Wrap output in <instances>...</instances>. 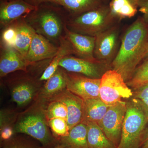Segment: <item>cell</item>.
I'll return each mask as SVG.
<instances>
[{"instance_id":"cell-1","label":"cell","mask_w":148,"mask_h":148,"mask_svg":"<svg viewBox=\"0 0 148 148\" xmlns=\"http://www.w3.org/2000/svg\"><path fill=\"white\" fill-rule=\"evenodd\" d=\"M148 52V25L138 17L125 31L111 69L127 82Z\"/></svg>"},{"instance_id":"cell-2","label":"cell","mask_w":148,"mask_h":148,"mask_svg":"<svg viewBox=\"0 0 148 148\" xmlns=\"http://www.w3.org/2000/svg\"><path fill=\"white\" fill-rule=\"evenodd\" d=\"M47 103L35 100L24 112L18 113L14 126L15 134L21 133L36 139L44 148L57 143V140L50 132L46 116Z\"/></svg>"},{"instance_id":"cell-3","label":"cell","mask_w":148,"mask_h":148,"mask_svg":"<svg viewBox=\"0 0 148 148\" xmlns=\"http://www.w3.org/2000/svg\"><path fill=\"white\" fill-rule=\"evenodd\" d=\"M148 124V110L139 99L131 98L126 111L121 139L117 148H140Z\"/></svg>"},{"instance_id":"cell-4","label":"cell","mask_w":148,"mask_h":148,"mask_svg":"<svg viewBox=\"0 0 148 148\" xmlns=\"http://www.w3.org/2000/svg\"><path fill=\"white\" fill-rule=\"evenodd\" d=\"M110 12L109 5L104 3L98 8L76 15L68 25L76 33L95 37L117 22Z\"/></svg>"},{"instance_id":"cell-5","label":"cell","mask_w":148,"mask_h":148,"mask_svg":"<svg viewBox=\"0 0 148 148\" xmlns=\"http://www.w3.org/2000/svg\"><path fill=\"white\" fill-rule=\"evenodd\" d=\"M101 79L100 98L108 106H112L122 101L123 98H132L133 92L118 72L109 69L104 73Z\"/></svg>"},{"instance_id":"cell-6","label":"cell","mask_w":148,"mask_h":148,"mask_svg":"<svg viewBox=\"0 0 148 148\" xmlns=\"http://www.w3.org/2000/svg\"><path fill=\"white\" fill-rule=\"evenodd\" d=\"M126 111V102L119 101L110 106L98 123L105 135L117 148L121 139L122 129Z\"/></svg>"},{"instance_id":"cell-7","label":"cell","mask_w":148,"mask_h":148,"mask_svg":"<svg viewBox=\"0 0 148 148\" xmlns=\"http://www.w3.org/2000/svg\"><path fill=\"white\" fill-rule=\"evenodd\" d=\"M119 31L116 24L95 36L94 56L97 61L111 66L119 49Z\"/></svg>"},{"instance_id":"cell-8","label":"cell","mask_w":148,"mask_h":148,"mask_svg":"<svg viewBox=\"0 0 148 148\" xmlns=\"http://www.w3.org/2000/svg\"><path fill=\"white\" fill-rule=\"evenodd\" d=\"M59 67L66 71L93 79H101L104 73L111 68L109 65L101 62H92L71 55L63 58L59 63Z\"/></svg>"},{"instance_id":"cell-9","label":"cell","mask_w":148,"mask_h":148,"mask_svg":"<svg viewBox=\"0 0 148 148\" xmlns=\"http://www.w3.org/2000/svg\"><path fill=\"white\" fill-rule=\"evenodd\" d=\"M66 89L83 100L100 98L101 79H93L66 71Z\"/></svg>"},{"instance_id":"cell-10","label":"cell","mask_w":148,"mask_h":148,"mask_svg":"<svg viewBox=\"0 0 148 148\" xmlns=\"http://www.w3.org/2000/svg\"><path fill=\"white\" fill-rule=\"evenodd\" d=\"M53 100L61 101L66 105L68 110L67 122L69 130L83 122L84 100L82 98L66 89L51 98L48 102Z\"/></svg>"},{"instance_id":"cell-11","label":"cell","mask_w":148,"mask_h":148,"mask_svg":"<svg viewBox=\"0 0 148 148\" xmlns=\"http://www.w3.org/2000/svg\"><path fill=\"white\" fill-rule=\"evenodd\" d=\"M64 29L65 37L71 44L76 57L92 62H99L94 56L95 37L76 33L68 29L66 25Z\"/></svg>"},{"instance_id":"cell-12","label":"cell","mask_w":148,"mask_h":148,"mask_svg":"<svg viewBox=\"0 0 148 148\" xmlns=\"http://www.w3.org/2000/svg\"><path fill=\"white\" fill-rule=\"evenodd\" d=\"M35 64L28 61L14 48L5 47L0 58V77L16 71L27 72L28 67Z\"/></svg>"},{"instance_id":"cell-13","label":"cell","mask_w":148,"mask_h":148,"mask_svg":"<svg viewBox=\"0 0 148 148\" xmlns=\"http://www.w3.org/2000/svg\"><path fill=\"white\" fill-rule=\"evenodd\" d=\"M42 86L34 80L27 79L17 82L10 88L11 101L18 107H24L34 101Z\"/></svg>"},{"instance_id":"cell-14","label":"cell","mask_w":148,"mask_h":148,"mask_svg":"<svg viewBox=\"0 0 148 148\" xmlns=\"http://www.w3.org/2000/svg\"><path fill=\"white\" fill-rule=\"evenodd\" d=\"M38 7L24 0H11L1 3L0 7V21L2 25H11L24 14L38 10Z\"/></svg>"},{"instance_id":"cell-15","label":"cell","mask_w":148,"mask_h":148,"mask_svg":"<svg viewBox=\"0 0 148 148\" xmlns=\"http://www.w3.org/2000/svg\"><path fill=\"white\" fill-rule=\"evenodd\" d=\"M56 47L42 35L34 31L26 59L32 63L53 58L58 51Z\"/></svg>"},{"instance_id":"cell-16","label":"cell","mask_w":148,"mask_h":148,"mask_svg":"<svg viewBox=\"0 0 148 148\" xmlns=\"http://www.w3.org/2000/svg\"><path fill=\"white\" fill-rule=\"evenodd\" d=\"M66 71L58 67L57 71L42 86L35 100L47 103L55 95L66 89Z\"/></svg>"},{"instance_id":"cell-17","label":"cell","mask_w":148,"mask_h":148,"mask_svg":"<svg viewBox=\"0 0 148 148\" xmlns=\"http://www.w3.org/2000/svg\"><path fill=\"white\" fill-rule=\"evenodd\" d=\"M36 22V29L35 31L38 34L52 39L60 36L62 23L56 14L50 11L42 12L39 15Z\"/></svg>"},{"instance_id":"cell-18","label":"cell","mask_w":148,"mask_h":148,"mask_svg":"<svg viewBox=\"0 0 148 148\" xmlns=\"http://www.w3.org/2000/svg\"><path fill=\"white\" fill-rule=\"evenodd\" d=\"M87 132L86 124L80 123L70 130L66 137L58 139L57 145L64 148H88Z\"/></svg>"},{"instance_id":"cell-19","label":"cell","mask_w":148,"mask_h":148,"mask_svg":"<svg viewBox=\"0 0 148 148\" xmlns=\"http://www.w3.org/2000/svg\"><path fill=\"white\" fill-rule=\"evenodd\" d=\"M112 16L116 20L135 16L138 12V0H111L109 4Z\"/></svg>"},{"instance_id":"cell-20","label":"cell","mask_w":148,"mask_h":148,"mask_svg":"<svg viewBox=\"0 0 148 148\" xmlns=\"http://www.w3.org/2000/svg\"><path fill=\"white\" fill-rule=\"evenodd\" d=\"M84 100L83 123L92 122L98 123L103 118L110 106L105 104L100 98Z\"/></svg>"},{"instance_id":"cell-21","label":"cell","mask_w":148,"mask_h":148,"mask_svg":"<svg viewBox=\"0 0 148 148\" xmlns=\"http://www.w3.org/2000/svg\"><path fill=\"white\" fill-rule=\"evenodd\" d=\"M74 54L73 51L71 44L65 38L60 39V45L56 55L53 58L50 64L47 67L40 77L39 81H47L54 74L59 67V64L61 60L67 56Z\"/></svg>"},{"instance_id":"cell-22","label":"cell","mask_w":148,"mask_h":148,"mask_svg":"<svg viewBox=\"0 0 148 148\" xmlns=\"http://www.w3.org/2000/svg\"><path fill=\"white\" fill-rule=\"evenodd\" d=\"M87 125V139L88 148H117L106 137L98 123H85Z\"/></svg>"},{"instance_id":"cell-23","label":"cell","mask_w":148,"mask_h":148,"mask_svg":"<svg viewBox=\"0 0 148 148\" xmlns=\"http://www.w3.org/2000/svg\"><path fill=\"white\" fill-rule=\"evenodd\" d=\"M14 25L16 30L14 48L26 58L35 30L24 21Z\"/></svg>"},{"instance_id":"cell-24","label":"cell","mask_w":148,"mask_h":148,"mask_svg":"<svg viewBox=\"0 0 148 148\" xmlns=\"http://www.w3.org/2000/svg\"><path fill=\"white\" fill-rule=\"evenodd\" d=\"M57 3L76 16L98 8L104 3L101 0H59Z\"/></svg>"},{"instance_id":"cell-25","label":"cell","mask_w":148,"mask_h":148,"mask_svg":"<svg viewBox=\"0 0 148 148\" xmlns=\"http://www.w3.org/2000/svg\"><path fill=\"white\" fill-rule=\"evenodd\" d=\"M18 112L13 110H1L0 112V138L1 142L14 137V126Z\"/></svg>"},{"instance_id":"cell-26","label":"cell","mask_w":148,"mask_h":148,"mask_svg":"<svg viewBox=\"0 0 148 148\" xmlns=\"http://www.w3.org/2000/svg\"><path fill=\"white\" fill-rule=\"evenodd\" d=\"M138 66L132 77L126 82L127 86L135 89L148 83V57Z\"/></svg>"},{"instance_id":"cell-27","label":"cell","mask_w":148,"mask_h":148,"mask_svg":"<svg viewBox=\"0 0 148 148\" xmlns=\"http://www.w3.org/2000/svg\"><path fill=\"white\" fill-rule=\"evenodd\" d=\"M45 114L47 120L57 118L67 120L68 118V110L66 105L61 101L56 100H53L47 103Z\"/></svg>"},{"instance_id":"cell-28","label":"cell","mask_w":148,"mask_h":148,"mask_svg":"<svg viewBox=\"0 0 148 148\" xmlns=\"http://www.w3.org/2000/svg\"><path fill=\"white\" fill-rule=\"evenodd\" d=\"M47 122L49 127L56 140L66 137L69 134L70 130L66 120L57 118L48 120Z\"/></svg>"},{"instance_id":"cell-29","label":"cell","mask_w":148,"mask_h":148,"mask_svg":"<svg viewBox=\"0 0 148 148\" xmlns=\"http://www.w3.org/2000/svg\"><path fill=\"white\" fill-rule=\"evenodd\" d=\"M1 143L2 148H41L31 140L21 137L14 136L11 139Z\"/></svg>"},{"instance_id":"cell-30","label":"cell","mask_w":148,"mask_h":148,"mask_svg":"<svg viewBox=\"0 0 148 148\" xmlns=\"http://www.w3.org/2000/svg\"><path fill=\"white\" fill-rule=\"evenodd\" d=\"M16 37V30L14 25L8 27L2 35V40L5 47L14 48Z\"/></svg>"},{"instance_id":"cell-31","label":"cell","mask_w":148,"mask_h":148,"mask_svg":"<svg viewBox=\"0 0 148 148\" xmlns=\"http://www.w3.org/2000/svg\"><path fill=\"white\" fill-rule=\"evenodd\" d=\"M132 98L140 100L148 110V83L134 89Z\"/></svg>"},{"instance_id":"cell-32","label":"cell","mask_w":148,"mask_h":148,"mask_svg":"<svg viewBox=\"0 0 148 148\" xmlns=\"http://www.w3.org/2000/svg\"><path fill=\"white\" fill-rule=\"evenodd\" d=\"M138 9L143 14V21L148 25V0H138Z\"/></svg>"},{"instance_id":"cell-33","label":"cell","mask_w":148,"mask_h":148,"mask_svg":"<svg viewBox=\"0 0 148 148\" xmlns=\"http://www.w3.org/2000/svg\"><path fill=\"white\" fill-rule=\"evenodd\" d=\"M27 1L31 4L38 7L40 4L43 3L47 2H50L55 3H57L59 0H27Z\"/></svg>"},{"instance_id":"cell-34","label":"cell","mask_w":148,"mask_h":148,"mask_svg":"<svg viewBox=\"0 0 148 148\" xmlns=\"http://www.w3.org/2000/svg\"><path fill=\"white\" fill-rule=\"evenodd\" d=\"M141 147H148V124L145 132Z\"/></svg>"},{"instance_id":"cell-35","label":"cell","mask_w":148,"mask_h":148,"mask_svg":"<svg viewBox=\"0 0 148 148\" xmlns=\"http://www.w3.org/2000/svg\"><path fill=\"white\" fill-rule=\"evenodd\" d=\"M55 148H64L62 147V146L59 145H57L56 146Z\"/></svg>"},{"instance_id":"cell-36","label":"cell","mask_w":148,"mask_h":148,"mask_svg":"<svg viewBox=\"0 0 148 148\" xmlns=\"http://www.w3.org/2000/svg\"><path fill=\"white\" fill-rule=\"evenodd\" d=\"M101 1H103V3H105V2L107 1H108V0H101Z\"/></svg>"},{"instance_id":"cell-37","label":"cell","mask_w":148,"mask_h":148,"mask_svg":"<svg viewBox=\"0 0 148 148\" xmlns=\"http://www.w3.org/2000/svg\"><path fill=\"white\" fill-rule=\"evenodd\" d=\"M148 57V52H147V53L146 54V55L145 56V58H147Z\"/></svg>"},{"instance_id":"cell-38","label":"cell","mask_w":148,"mask_h":148,"mask_svg":"<svg viewBox=\"0 0 148 148\" xmlns=\"http://www.w3.org/2000/svg\"><path fill=\"white\" fill-rule=\"evenodd\" d=\"M140 148H148V147H141Z\"/></svg>"},{"instance_id":"cell-39","label":"cell","mask_w":148,"mask_h":148,"mask_svg":"<svg viewBox=\"0 0 148 148\" xmlns=\"http://www.w3.org/2000/svg\"><path fill=\"white\" fill-rule=\"evenodd\" d=\"M11 1V0H7L6 1Z\"/></svg>"}]
</instances>
